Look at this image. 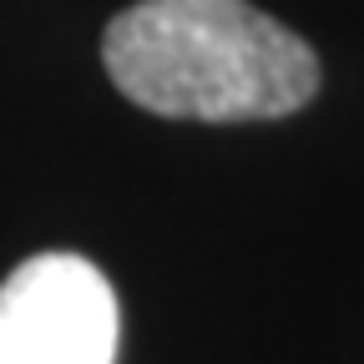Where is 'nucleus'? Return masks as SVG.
Returning a JSON list of instances; mask_svg holds the SVG:
<instances>
[{
	"mask_svg": "<svg viewBox=\"0 0 364 364\" xmlns=\"http://www.w3.org/2000/svg\"><path fill=\"white\" fill-rule=\"evenodd\" d=\"M117 294L81 253H36L0 284V364H112Z\"/></svg>",
	"mask_w": 364,
	"mask_h": 364,
	"instance_id": "f03ea898",
	"label": "nucleus"
},
{
	"mask_svg": "<svg viewBox=\"0 0 364 364\" xmlns=\"http://www.w3.org/2000/svg\"><path fill=\"white\" fill-rule=\"evenodd\" d=\"M102 61L127 102L188 122H268L318 91L309 41L248 0H136L107 26Z\"/></svg>",
	"mask_w": 364,
	"mask_h": 364,
	"instance_id": "f257e3e1",
	"label": "nucleus"
}]
</instances>
